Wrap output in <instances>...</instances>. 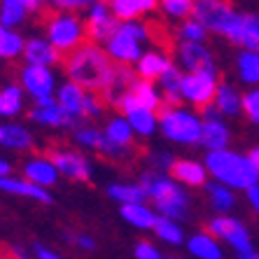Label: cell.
Instances as JSON below:
<instances>
[{
    "label": "cell",
    "instance_id": "cb8c5ba5",
    "mask_svg": "<svg viewBox=\"0 0 259 259\" xmlns=\"http://www.w3.org/2000/svg\"><path fill=\"white\" fill-rule=\"evenodd\" d=\"M35 133L21 121H5L0 124V147L12 152H30L35 150Z\"/></svg>",
    "mask_w": 259,
    "mask_h": 259
},
{
    "label": "cell",
    "instance_id": "5b68a950",
    "mask_svg": "<svg viewBox=\"0 0 259 259\" xmlns=\"http://www.w3.org/2000/svg\"><path fill=\"white\" fill-rule=\"evenodd\" d=\"M42 35L54 45L63 56L72 54L77 47L89 42L87 37V24L82 14L49 10L42 17Z\"/></svg>",
    "mask_w": 259,
    "mask_h": 259
},
{
    "label": "cell",
    "instance_id": "277c9868",
    "mask_svg": "<svg viewBox=\"0 0 259 259\" xmlns=\"http://www.w3.org/2000/svg\"><path fill=\"white\" fill-rule=\"evenodd\" d=\"M201 131H203V117L199 110L189 105H175L159 110V133L163 140H168L180 147H199L201 145Z\"/></svg>",
    "mask_w": 259,
    "mask_h": 259
},
{
    "label": "cell",
    "instance_id": "f907efd6",
    "mask_svg": "<svg viewBox=\"0 0 259 259\" xmlns=\"http://www.w3.org/2000/svg\"><path fill=\"white\" fill-rule=\"evenodd\" d=\"M33 254H35V259H66L61 252H56V250H52V247L42 245V243H35V245H33Z\"/></svg>",
    "mask_w": 259,
    "mask_h": 259
},
{
    "label": "cell",
    "instance_id": "9a60e30c",
    "mask_svg": "<svg viewBox=\"0 0 259 259\" xmlns=\"http://www.w3.org/2000/svg\"><path fill=\"white\" fill-rule=\"evenodd\" d=\"M26 117H28L30 124L42 126V128H47V131H70L72 133L75 128H79L84 124L82 119H75L72 115H68L59 103L47 105V108H35V105H33Z\"/></svg>",
    "mask_w": 259,
    "mask_h": 259
},
{
    "label": "cell",
    "instance_id": "8992f818",
    "mask_svg": "<svg viewBox=\"0 0 259 259\" xmlns=\"http://www.w3.org/2000/svg\"><path fill=\"white\" fill-rule=\"evenodd\" d=\"M241 10L231 0H194L192 17L205 26L210 35L224 37L234 45L238 28H241Z\"/></svg>",
    "mask_w": 259,
    "mask_h": 259
},
{
    "label": "cell",
    "instance_id": "9c48e42d",
    "mask_svg": "<svg viewBox=\"0 0 259 259\" xmlns=\"http://www.w3.org/2000/svg\"><path fill=\"white\" fill-rule=\"evenodd\" d=\"M72 145L79 147L82 152H94V154L110 159V161H128L136 154V152L121 150L115 143H110V138L103 133V128H98L96 124H89V121H84L79 128L72 131Z\"/></svg>",
    "mask_w": 259,
    "mask_h": 259
},
{
    "label": "cell",
    "instance_id": "74e56055",
    "mask_svg": "<svg viewBox=\"0 0 259 259\" xmlns=\"http://www.w3.org/2000/svg\"><path fill=\"white\" fill-rule=\"evenodd\" d=\"M236 77L241 79V84L259 87V52H238L234 61Z\"/></svg>",
    "mask_w": 259,
    "mask_h": 259
},
{
    "label": "cell",
    "instance_id": "6da1fadb",
    "mask_svg": "<svg viewBox=\"0 0 259 259\" xmlns=\"http://www.w3.org/2000/svg\"><path fill=\"white\" fill-rule=\"evenodd\" d=\"M115 68L117 66L108 56L105 47L96 42H84L63 59L66 79L79 84L87 91H94V94H101L108 87V82L115 75Z\"/></svg>",
    "mask_w": 259,
    "mask_h": 259
},
{
    "label": "cell",
    "instance_id": "7bdbcfd3",
    "mask_svg": "<svg viewBox=\"0 0 259 259\" xmlns=\"http://www.w3.org/2000/svg\"><path fill=\"white\" fill-rule=\"evenodd\" d=\"M119 30H124L126 35L136 37L138 42L147 45V47H152V42H154V35H152V26H150V21H145V19L119 21Z\"/></svg>",
    "mask_w": 259,
    "mask_h": 259
},
{
    "label": "cell",
    "instance_id": "83f0119b",
    "mask_svg": "<svg viewBox=\"0 0 259 259\" xmlns=\"http://www.w3.org/2000/svg\"><path fill=\"white\" fill-rule=\"evenodd\" d=\"M103 133L110 138V143H115L117 147H121V150H128V152H136L138 150V138H136V133H133L131 124L126 121V117L124 115H112L105 119V124H103Z\"/></svg>",
    "mask_w": 259,
    "mask_h": 259
},
{
    "label": "cell",
    "instance_id": "6125c7cd",
    "mask_svg": "<svg viewBox=\"0 0 259 259\" xmlns=\"http://www.w3.org/2000/svg\"><path fill=\"white\" fill-rule=\"evenodd\" d=\"M257 185H259V182H257Z\"/></svg>",
    "mask_w": 259,
    "mask_h": 259
},
{
    "label": "cell",
    "instance_id": "8d00e7d4",
    "mask_svg": "<svg viewBox=\"0 0 259 259\" xmlns=\"http://www.w3.org/2000/svg\"><path fill=\"white\" fill-rule=\"evenodd\" d=\"M131 96L138 105H143V108H147V110L159 112V110L163 108V94H161V89H159L157 82H150V79H140L138 77L136 82H133Z\"/></svg>",
    "mask_w": 259,
    "mask_h": 259
},
{
    "label": "cell",
    "instance_id": "db71d44e",
    "mask_svg": "<svg viewBox=\"0 0 259 259\" xmlns=\"http://www.w3.org/2000/svg\"><path fill=\"white\" fill-rule=\"evenodd\" d=\"M245 154H247V157H250V161H252L254 170H257V173H259V143H257V145H252V147H250V150H247Z\"/></svg>",
    "mask_w": 259,
    "mask_h": 259
},
{
    "label": "cell",
    "instance_id": "f5cc1de1",
    "mask_svg": "<svg viewBox=\"0 0 259 259\" xmlns=\"http://www.w3.org/2000/svg\"><path fill=\"white\" fill-rule=\"evenodd\" d=\"M245 201H247V205H250V210L259 217V185H254V187L247 189V192H245Z\"/></svg>",
    "mask_w": 259,
    "mask_h": 259
},
{
    "label": "cell",
    "instance_id": "4dcf8cb0",
    "mask_svg": "<svg viewBox=\"0 0 259 259\" xmlns=\"http://www.w3.org/2000/svg\"><path fill=\"white\" fill-rule=\"evenodd\" d=\"M119 217L131 229L152 231L159 220V212L150 203H128V205H119Z\"/></svg>",
    "mask_w": 259,
    "mask_h": 259
},
{
    "label": "cell",
    "instance_id": "c3c4849f",
    "mask_svg": "<svg viewBox=\"0 0 259 259\" xmlns=\"http://www.w3.org/2000/svg\"><path fill=\"white\" fill-rule=\"evenodd\" d=\"M133 259H163L161 250L152 241H138L133 245Z\"/></svg>",
    "mask_w": 259,
    "mask_h": 259
},
{
    "label": "cell",
    "instance_id": "8fae6325",
    "mask_svg": "<svg viewBox=\"0 0 259 259\" xmlns=\"http://www.w3.org/2000/svg\"><path fill=\"white\" fill-rule=\"evenodd\" d=\"M175 63L185 72H220L215 52L208 42H178L173 49Z\"/></svg>",
    "mask_w": 259,
    "mask_h": 259
},
{
    "label": "cell",
    "instance_id": "94428289",
    "mask_svg": "<svg viewBox=\"0 0 259 259\" xmlns=\"http://www.w3.org/2000/svg\"><path fill=\"white\" fill-rule=\"evenodd\" d=\"M0 259H7V257H5V254H0Z\"/></svg>",
    "mask_w": 259,
    "mask_h": 259
},
{
    "label": "cell",
    "instance_id": "f1b7e54d",
    "mask_svg": "<svg viewBox=\"0 0 259 259\" xmlns=\"http://www.w3.org/2000/svg\"><path fill=\"white\" fill-rule=\"evenodd\" d=\"M87 94L89 91L82 89L79 84L70 82V79H63L56 89V103L61 108L66 110L68 115H72L75 119H82L84 121V101H87Z\"/></svg>",
    "mask_w": 259,
    "mask_h": 259
},
{
    "label": "cell",
    "instance_id": "f6af8a7d",
    "mask_svg": "<svg viewBox=\"0 0 259 259\" xmlns=\"http://www.w3.org/2000/svg\"><path fill=\"white\" fill-rule=\"evenodd\" d=\"M243 117L259 128V87H250L243 91Z\"/></svg>",
    "mask_w": 259,
    "mask_h": 259
},
{
    "label": "cell",
    "instance_id": "ffe728a7",
    "mask_svg": "<svg viewBox=\"0 0 259 259\" xmlns=\"http://www.w3.org/2000/svg\"><path fill=\"white\" fill-rule=\"evenodd\" d=\"M175 61L170 59V54L163 47H147L145 54L140 56V61L133 66L136 75L140 79H150V82H159L163 72L173 66Z\"/></svg>",
    "mask_w": 259,
    "mask_h": 259
},
{
    "label": "cell",
    "instance_id": "d590c367",
    "mask_svg": "<svg viewBox=\"0 0 259 259\" xmlns=\"http://www.w3.org/2000/svg\"><path fill=\"white\" fill-rule=\"evenodd\" d=\"M182 77H185V70H182L178 63H173V66H170L168 70L159 77L157 84H159V89H161V94H163V105H166V108L185 105V103H182V96H180Z\"/></svg>",
    "mask_w": 259,
    "mask_h": 259
},
{
    "label": "cell",
    "instance_id": "44dd1931",
    "mask_svg": "<svg viewBox=\"0 0 259 259\" xmlns=\"http://www.w3.org/2000/svg\"><path fill=\"white\" fill-rule=\"evenodd\" d=\"M0 192L12 194V196H21V199H30L40 205H52L54 203V194L52 189L37 187L33 182H28L26 178H17V175H7L0 178Z\"/></svg>",
    "mask_w": 259,
    "mask_h": 259
},
{
    "label": "cell",
    "instance_id": "5bb4252c",
    "mask_svg": "<svg viewBox=\"0 0 259 259\" xmlns=\"http://www.w3.org/2000/svg\"><path fill=\"white\" fill-rule=\"evenodd\" d=\"M117 112L126 117V121L131 124V128H133V133H136L138 140H152L159 133V112L138 105V103L133 101L131 94L121 101Z\"/></svg>",
    "mask_w": 259,
    "mask_h": 259
},
{
    "label": "cell",
    "instance_id": "ac0fdd59",
    "mask_svg": "<svg viewBox=\"0 0 259 259\" xmlns=\"http://www.w3.org/2000/svg\"><path fill=\"white\" fill-rule=\"evenodd\" d=\"M21 59L26 61V66L56 68V66H63L66 56L61 54L45 35H30V37H26V47H24V56Z\"/></svg>",
    "mask_w": 259,
    "mask_h": 259
},
{
    "label": "cell",
    "instance_id": "d6986e66",
    "mask_svg": "<svg viewBox=\"0 0 259 259\" xmlns=\"http://www.w3.org/2000/svg\"><path fill=\"white\" fill-rule=\"evenodd\" d=\"M170 175L187 189H203L210 182V173L205 168L203 159L194 157H178L170 168Z\"/></svg>",
    "mask_w": 259,
    "mask_h": 259
},
{
    "label": "cell",
    "instance_id": "d4e9b609",
    "mask_svg": "<svg viewBox=\"0 0 259 259\" xmlns=\"http://www.w3.org/2000/svg\"><path fill=\"white\" fill-rule=\"evenodd\" d=\"M220 115L224 119H238L243 115V91L238 84H234L231 79H220V87H217L215 101H212Z\"/></svg>",
    "mask_w": 259,
    "mask_h": 259
},
{
    "label": "cell",
    "instance_id": "2e32d148",
    "mask_svg": "<svg viewBox=\"0 0 259 259\" xmlns=\"http://www.w3.org/2000/svg\"><path fill=\"white\" fill-rule=\"evenodd\" d=\"M21 178H26V180L37 185V187L52 189L59 185L61 173L56 170L54 161L45 152V154H30L28 159H24V163H21Z\"/></svg>",
    "mask_w": 259,
    "mask_h": 259
},
{
    "label": "cell",
    "instance_id": "681fc988",
    "mask_svg": "<svg viewBox=\"0 0 259 259\" xmlns=\"http://www.w3.org/2000/svg\"><path fill=\"white\" fill-rule=\"evenodd\" d=\"M96 0H56L54 3V10H61V12H70V14H82L94 5Z\"/></svg>",
    "mask_w": 259,
    "mask_h": 259
},
{
    "label": "cell",
    "instance_id": "484cf974",
    "mask_svg": "<svg viewBox=\"0 0 259 259\" xmlns=\"http://www.w3.org/2000/svg\"><path fill=\"white\" fill-rule=\"evenodd\" d=\"M37 12L42 10L33 0H0V26L19 30V26H24L30 14Z\"/></svg>",
    "mask_w": 259,
    "mask_h": 259
},
{
    "label": "cell",
    "instance_id": "52a82bcc",
    "mask_svg": "<svg viewBox=\"0 0 259 259\" xmlns=\"http://www.w3.org/2000/svg\"><path fill=\"white\" fill-rule=\"evenodd\" d=\"M205 231H210L220 243L229 245L231 250L236 252V257L241 254H250L254 252V238L252 231L243 222L241 217L234 215H212L208 222H205Z\"/></svg>",
    "mask_w": 259,
    "mask_h": 259
},
{
    "label": "cell",
    "instance_id": "4316f807",
    "mask_svg": "<svg viewBox=\"0 0 259 259\" xmlns=\"http://www.w3.org/2000/svg\"><path fill=\"white\" fill-rule=\"evenodd\" d=\"M187 252L192 259H224V247L210 231H194L187 236Z\"/></svg>",
    "mask_w": 259,
    "mask_h": 259
},
{
    "label": "cell",
    "instance_id": "9f6ffc18",
    "mask_svg": "<svg viewBox=\"0 0 259 259\" xmlns=\"http://www.w3.org/2000/svg\"><path fill=\"white\" fill-rule=\"evenodd\" d=\"M33 3H35V5L40 7V10H45V7H54L56 0H33Z\"/></svg>",
    "mask_w": 259,
    "mask_h": 259
},
{
    "label": "cell",
    "instance_id": "3957f363",
    "mask_svg": "<svg viewBox=\"0 0 259 259\" xmlns=\"http://www.w3.org/2000/svg\"><path fill=\"white\" fill-rule=\"evenodd\" d=\"M203 163L210 180L227 185L236 192H247L259 182V173L254 170L252 161L247 154L236 150H220V152H205Z\"/></svg>",
    "mask_w": 259,
    "mask_h": 259
},
{
    "label": "cell",
    "instance_id": "91938a15",
    "mask_svg": "<svg viewBox=\"0 0 259 259\" xmlns=\"http://www.w3.org/2000/svg\"><path fill=\"white\" fill-rule=\"evenodd\" d=\"M163 259H180V257H173V254H168V257H163Z\"/></svg>",
    "mask_w": 259,
    "mask_h": 259
},
{
    "label": "cell",
    "instance_id": "1f68e13d",
    "mask_svg": "<svg viewBox=\"0 0 259 259\" xmlns=\"http://www.w3.org/2000/svg\"><path fill=\"white\" fill-rule=\"evenodd\" d=\"M238 52H259V12H243L234 45Z\"/></svg>",
    "mask_w": 259,
    "mask_h": 259
},
{
    "label": "cell",
    "instance_id": "ee69618b",
    "mask_svg": "<svg viewBox=\"0 0 259 259\" xmlns=\"http://www.w3.org/2000/svg\"><path fill=\"white\" fill-rule=\"evenodd\" d=\"M61 238L68 243V245H72L75 250H79V252H96V238L91 234H87V231H61Z\"/></svg>",
    "mask_w": 259,
    "mask_h": 259
},
{
    "label": "cell",
    "instance_id": "816d5d0a",
    "mask_svg": "<svg viewBox=\"0 0 259 259\" xmlns=\"http://www.w3.org/2000/svg\"><path fill=\"white\" fill-rule=\"evenodd\" d=\"M7 259H35V254H33V250H26L24 245H10Z\"/></svg>",
    "mask_w": 259,
    "mask_h": 259
},
{
    "label": "cell",
    "instance_id": "b9f144b4",
    "mask_svg": "<svg viewBox=\"0 0 259 259\" xmlns=\"http://www.w3.org/2000/svg\"><path fill=\"white\" fill-rule=\"evenodd\" d=\"M192 12H194V0H159V14L166 21L180 24V21L192 17Z\"/></svg>",
    "mask_w": 259,
    "mask_h": 259
},
{
    "label": "cell",
    "instance_id": "f546056e",
    "mask_svg": "<svg viewBox=\"0 0 259 259\" xmlns=\"http://www.w3.org/2000/svg\"><path fill=\"white\" fill-rule=\"evenodd\" d=\"M105 196L117 205L147 203V192L138 180H115L105 187Z\"/></svg>",
    "mask_w": 259,
    "mask_h": 259
},
{
    "label": "cell",
    "instance_id": "ab89813d",
    "mask_svg": "<svg viewBox=\"0 0 259 259\" xmlns=\"http://www.w3.org/2000/svg\"><path fill=\"white\" fill-rule=\"evenodd\" d=\"M26 37L19 30L0 26V59L3 61H17L24 56Z\"/></svg>",
    "mask_w": 259,
    "mask_h": 259
},
{
    "label": "cell",
    "instance_id": "7a4b0ae2",
    "mask_svg": "<svg viewBox=\"0 0 259 259\" xmlns=\"http://www.w3.org/2000/svg\"><path fill=\"white\" fill-rule=\"evenodd\" d=\"M138 182L147 192V201L154 205V210L161 217H168L175 222H187L192 215V196L187 187H182L170 173L159 170H143Z\"/></svg>",
    "mask_w": 259,
    "mask_h": 259
},
{
    "label": "cell",
    "instance_id": "ba28073f",
    "mask_svg": "<svg viewBox=\"0 0 259 259\" xmlns=\"http://www.w3.org/2000/svg\"><path fill=\"white\" fill-rule=\"evenodd\" d=\"M47 157L54 161L61 178H66L70 182H79V185H87V182L94 180V161L79 147L52 145L47 150Z\"/></svg>",
    "mask_w": 259,
    "mask_h": 259
},
{
    "label": "cell",
    "instance_id": "603a6c76",
    "mask_svg": "<svg viewBox=\"0 0 259 259\" xmlns=\"http://www.w3.org/2000/svg\"><path fill=\"white\" fill-rule=\"evenodd\" d=\"M138 79V75H136V70L133 68H126V66H117L115 68V75H112V79L108 82V87L101 91L103 101H105V105H110V108H119L121 101L131 94L133 89V82Z\"/></svg>",
    "mask_w": 259,
    "mask_h": 259
},
{
    "label": "cell",
    "instance_id": "f35d334b",
    "mask_svg": "<svg viewBox=\"0 0 259 259\" xmlns=\"http://www.w3.org/2000/svg\"><path fill=\"white\" fill-rule=\"evenodd\" d=\"M152 234H154L157 241H161L163 245H170V247H180L187 243V234H185L182 222H175V220H168V217H161V215H159Z\"/></svg>",
    "mask_w": 259,
    "mask_h": 259
},
{
    "label": "cell",
    "instance_id": "d6a6232c",
    "mask_svg": "<svg viewBox=\"0 0 259 259\" xmlns=\"http://www.w3.org/2000/svg\"><path fill=\"white\" fill-rule=\"evenodd\" d=\"M205 196H208V203L215 210V215H231V210L236 208L238 199H236V189L227 187V185H220V182L210 180L203 187Z\"/></svg>",
    "mask_w": 259,
    "mask_h": 259
},
{
    "label": "cell",
    "instance_id": "30bf717a",
    "mask_svg": "<svg viewBox=\"0 0 259 259\" xmlns=\"http://www.w3.org/2000/svg\"><path fill=\"white\" fill-rule=\"evenodd\" d=\"M220 72H185L180 87V96L182 103L189 105L194 110H203L208 105H212L220 87Z\"/></svg>",
    "mask_w": 259,
    "mask_h": 259
},
{
    "label": "cell",
    "instance_id": "7dc6e473",
    "mask_svg": "<svg viewBox=\"0 0 259 259\" xmlns=\"http://www.w3.org/2000/svg\"><path fill=\"white\" fill-rule=\"evenodd\" d=\"M175 154H170V152L166 150H152L147 152V163H150L152 170H159V173H170V168H173L175 163Z\"/></svg>",
    "mask_w": 259,
    "mask_h": 259
},
{
    "label": "cell",
    "instance_id": "836d02e7",
    "mask_svg": "<svg viewBox=\"0 0 259 259\" xmlns=\"http://www.w3.org/2000/svg\"><path fill=\"white\" fill-rule=\"evenodd\" d=\"M110 7L119 21H131L159 12V0H112Z\"/></svg>",
    "mask_w": 259,
    "mask_h": 259
},
{
    "label": "cell",
    "instance_id": "7c38bea8",
    "mask_svg": "<svg viewBox=\"0 0 259 259\" xmlns=\"http://www.w3.org/2000/svg\"><path fill=\"white\" fill-rule=\"evenodd\" d=\"M19 84L26 91V96H30L33 101L37 98L56 96L59 89V75L54 72V68H42V66H21L19 68Z\"/></svg>",
    "mask_w": 259,
    "mask_h": 259
},
{
    "label": "cell",
    "instance_id": "680465c9",
    "mask_svg": "<svg viewBox=\"0 0 259 259\" xmlns=\"http://www.w3.org/2000/svg\"><path fill=\"white\" fill-rule=\"evenodd\" d=\"M96 3H105V5H112V0H96Z\"/></svg>",
    "mask_w": 259,
    "mask_h": 259
},
{
    "label": "cell",
    "instance_id": "7402d4cb",
    "mask_svg": "<svg viewBox=\"0 0 259 259\" xmlns=\"http://www.w3.org/2000/svg\"><path fill=\"white\" fill-rule=\"evenodd\" d=\"M231 133L229 121L224 117H215V119H203V131H201V145L205 152H220V150H231Z\"/></svg>",
    "mask_w": 259,
    "mask_h": 259
},
{
    "label": "cell",
    "instance_id": "6f0895ef",
    "mask_svg": "<svg viewBox=\"0 0 259 259\" xmlns=\"http://www.w3.org/2000/svg\"><path fill=\"white\" fill-rule=\"evenodd\" d=\"M236 259H259V252L254 250V252H250V254H241V257H236Z\"/></svg>",
    "mask_w": 259,
    "mask_h": 259
},
{
    "label": "cell",
    "instance_id": "4fadbf2b",
    "mask_svg": "<svg viewBox=\"0 0 259 259\" xmlns=\"http://www.w3.org/2000/svg\"><path fill=\"white\" fill-rule=\"evenodd\" d=\"M84 24H87V37L89 42H96L101 47L110 42V37L119 28V19L115 17L112 7L105 3H94L84 12Z\"/></svg>",
    "mask_w": 259,
    "mask_h": 259
},
{
    "label": "cell",
    "instance_id": "bcb514c9",
    "mask_svg": "<svg viewBox=\"0 0 259 259\" xmlns=\"http://www.w3.org/2000/svg\"><path fill=\"white\" fill-rule=\"evenodd\" d=\"M105 108H108V105H105L101 94L89 91V94H87V101H84V121L94 124V121L103 119V117H105Z\"/></svg>",
    "mask_w": 259,
    "mask_h": 259
},
{
    "label": "cell",
    "instance_id": "60d3db41",
    "mask_svg": "<svg viewBox=\"0 0 259 259\" xmlns=\"http://www.w3.org/2000/svg\"><path fill=\"white\" fill-rule=\"evenodd\" d=\"M208 37H210V33L194 17L185 19V21L175 26V40L178 42H208Z\"/></svg>",
    "mask_w": 259,
    "mask_h": 259
},
{
    "label": "cell",
    "instance_id": "11a10c76",
    "mask_svg": "<svg viewBox=\"0 0 259 259\" xmlns=\"http://www.w3.org/2000/svg\"><path fill=\"white\" fill-rule=\"evenodd\" d=\"M7 175H12V163L5 157H0V178H7Z\"/></svg>",
    "mask_w": 259,
    "mask_h": 259
},
{
    "label": "cell",
    "instance_id": "e575fe53",
    "mask_svg": "<svg viewBox=\"0 0 259 259\" xmlns=\"http://www.w3.org/2000/svg\"><path fill=\"white\" fill-rule=\"evenodd\" d=\"M26 110V91L21 89L19 82L0 87V117L14 119Z\"/></svg>",
    "mask_w": 259,
    "mask_h": 259
},
{
    "label": "cell",
    "instance_id": "e0dca14e",
    "mask_svg": "<svg viewBox=\"0 0 259 259\" xmlns=\"http://www.w3.org/2000/svg\"><path fill=\"white\" fill-rule=\"evenodd\" d=\"M105 52H108V56L112 59L115 66L133 68L140 61V56L145 54V45L138 42L136 37L126 35L124 30L117 28V33L110 37V42L105 45Z\"/></svg>",
    "mask_w": 259,
    "mask_h": 259
}]
</instances>
